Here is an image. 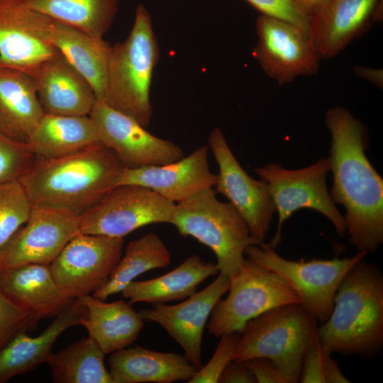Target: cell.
Masks as SVG:
<instances>
[{"label": "cell", "instance_id": "60d3db41", "mask_svg": "<svg viewBox=\"0 0 383 383\" xmlns=\"http://www.w3.org/2000/svg\"><path fill=\"white\" fill-rule=\"evenodd\" d=\"M297 7L310 18L314 16L328 0H292Z\"/></svg>", "mask_w": 383, "mask_h": 383}, {"label": "cell", "instance_id": "ac0fdd59", "mask_svg": "<svg viewBox=\"0 0 383 383\" xmlns=\"http://www.w3.org/2000/svg\"><path fill=\"white\" fill-rule=\"evenodd\" d=\"M208 151L209 148L203 145L170 164L137 169L125 167L117 186H143L174 204L180 203L201 191L214 187L217 174L210 170Z\"/></svg>", "mask_w": 383, "mask_h": 383}, {"label": "cell", "instance_id": "4316f807", "mask_svg": "<svg viewBox=\"0 0 383 383\" xmlns=\"http://www.w3.org/2000/svg\"><path fill=\"white\" fill-rule=\"evenodd\" d=\"M218 272L216 264L191 255L175 269L162 276L143 281H132L121 292L130 304L145 302L165 304L186 299L196 292L208 277Z\"/></svg>", "mask_w": 383, "mask_h": 383}, {"label": "cell", "instance_id": "f35d334b", "mask_svg": "<svg viewBox=\"0 0 383 383\" xmlns=\"http://www.w3.org/2000/svg\"><path fill=\"white\" fill-rule=\"evenodd\" d=\"M218 382L256 383V380L245 362L232 360L222 372Z\"/></svg>", "mask_w": 383, "mask_h": 383}, {"label": "cell", "instance_id": "4dcf8cb0", "mask_svg": "<svg viewBox=\"0 0 383 383\" xmlns=\"http://www.w3.org/2000/svg\"><path fill=\"white\" fill-rule=\"evenodd\" d=\"M104 355L97 343L87 337L52 353L47 363L55 383H113Z\"/></svg>", "mask_w": 383, "mask_h": 383}, {"label": "cell", "instance_id": "e0dca14e", "mask_svg": "<svg viewBox=\"0 0 383 383\" xmlns=\"http://www.w3.org/2000/svg\"><path fill=\"white\" fill-rule=\"evenodd\" d=\"M230 286V277L219 273L209 285L179 304H152L139 313L145 322L156 323L182 347L185 357L198 370L202 367L201 343L209 316Z\"/></svg>", "mask_w": 383, "mask_h": 383}, {"label": "cell", "instance_id": "e575fe53", "mask_svg": "<svg viewBox=\"0 0 383 383\" xmlns=\"http://www.w3.org/2000/svg\"><path fill=\"white\" fill-rule=\"evenodd\" d=\"M240 332H231L220 336V341L211 360L197 370L188 383H216L227 366L233 360L240 338Z\"/></svg>", "mask_w": 383, "mask_h": 383}, {"label": "cell", "instance_id": "ba28073f", "mask_svg": "<svg viewBox=\"0 0 383 383\" xmlns=\"http://www.w3.org/2000/svg\"><path fill=\"white\" fill-rule=\"evenodd\" d=\"M228 292L214 306L206 326L209 333L218 338L240 333L248 321L272 309L300 303L285 280L249 258L230 277Z\"/></svg>", "mask_w": 383, "mask_h": 383}, {"label": "cell", "instance_id": "8fae6325", "mask_svg": "<svg viewBox=\"0 0 383 383\" xmlns=\"http://www.w3.org/2000/svg\"><path fill=\"white\" fill-rule=\"evenodd\" d=\"M123 246V238L79 233L49 265L52 277L73 299L94 293L109 281Z\"/></svg>", "mask_w": 383, "mask_h": 383}, {"label": "cell", "instance_id": "7a4b0ae2", "mask_svg": "<svg viewBox=\"0 0 383 383\" xmlns=\"http://www.w3.org/2000/svg\"><path fill=\"white\" fill-rule=\"evenodd\" d=\"M124 168L118 156L100 143L60 157H35L18 180L33 205L80 216L117 187Z\"/></svg>", "mask_w": 383, "mask_h": 383}, {"label": "cell", "instance_id": "b9f144b4", "mask_svg": "<svg viewBox=\"0 0 383 383\" xmlns=\"http://www.w3.org/2000/svg\"><path fill=\"white\" fill-rule=\"evenodd\" d=\"M3 267H4V266H3V265H2V263H1V260H0V271H1V270L2 269Z\"/></svg>", "mask_w": 383, "mask_h": 383}, {"label": "cell", "instance_id": "d6a6232c", "mask_svg": "<svg viewBox=\"0 0 383 383\" xmlns=\"http://www.w3.org/2000/svg\"><path fill=\"white\" fill-rule=\"evenodd\" d=\"M34 160L28 144L13 141L0 133V183L18 179Z\"/></svg>", "mask_w": 383, "mask_h": 383}, {"label": "cell", "instance_id": "4fadbf2b", "mask_svg": "<svg viewBox=\"0 0 383 383\" xmlns=\"http://www.w3.org/2000/svg\"><path fill=\"white\" fill-rule=\"evenodd\" d=\"M89 116L100 142L110 148L126 168L164 165L184 157L182 149L158 138L132 117L96 101Z\"/></svg>", "mask_w": 383, "mask_h": 383}, {"label": "cell", "instance_id": "5bb4252c", "mask_svg": "<svg viewBox=\"0 0 383 383\" xmlns=\"http://www.w3.org/2000/svg\"><path fill=\"white\" fill-rule=\"evenodd\" d=\"M208 143L219 170L216 192L230 201L246 221L252 236L262 243L276 212L268 184L243 170L219 128L210 133Z\"/></svg>", "mask_w": 383, "mask_h": 383}, {"label": "cell", "instance_id": "3957f363", "mask_svg": "<svg viewBox=\"0 0 383 383\" xmlns=\"http://www.w3.org/2000/svg\"><path fill=\"white\" fill-rule=\"evenodd\" d=\"M318 338L332 353L370 359L383 348V274L365 257L340 281L332 311L318 328Z\"/></svg>", "mask_w": 383, "mask_h": 383}, {"label": "cell", "instance_id": "d4e9b609", "mask_svg": "<svg viewBox=\"0 0 383 383\" xmlns=\"http://www.w3.org/2000/svg\"><path fill=\"white\" fill-rule=\"evenodd\" d=\"M48 40L89 81L97 101L106 96L111 45L74 26L51 18Z\"/></svg>", "mask_w": 383, "mask_h": 383}, {"label": "cell", "instance_id": "603a6c76", "mask_svg": "<svg viewBox=\"0 0 383 383\" xmlns=\"http://www.w3.org/2000/svg\"><path fill=\"white\" fill-rule=\"evenodd\" d=\"M44 113L35 78L0 65V133L13 141L27 144Z\"/></svg>", "mask_w": 383, "mask_h": 383}, {"label": "cell", "instance_id": "52a82bcc", "mask_svg": "<svg viewBox=\"0 0 383 383\" xmlns=\"http://www.w3.org/2000/svg\"><path fill=\"white\" fill-rule=\"evenodd\" d=\"M367 254L362 250L340 259L290 260L279 255L275 248L264 242L252 245L245 251L248 258L285 280L299 297V304L321 323L332 311L335 292L344 275Z\"/></svg>", "mask_w": 383, "mask_h": 383}, {"label": "cell", "instance_id": "ab89813d", "mask_svg": "<svg viewBox=\"0 0 383 383\" xmlns=\"http://www.w3.org/2000/svg\"><path fill=\"white\" fill-rule=\"evenodd\" d=\"M354 72L360 77H362L377 87L382 88L383 72L382 70L372 69L363 66H355Z\"/></svg>", "mask_w": 383, "mask_h": 383}, {"label": "cell", "instance_id": "cb8c5ba5", "mask_svg": "<svg viewBox=\"0 0 383 383\" xmlns=\"http://www.w3.org/2000/svg\"><path fill=\"white\" fill-rule=\"evenodd\" d=\"M108 362L113 383L188 382L198 370L184 355L138 345L111 353Z\"/></svg>", "mask_w": 383, "mask_h": 383}, {"label": "cell", "instance_id": "5b68a950", "mask_svg": "<svg viewBox=\"0 0 383 383\" xmlns=\"http://www.w3.org/2000/svg\"><path fill=\"white\" fill-rule=\"evenodd\" d=\"M318 328L317 319L299 303L272 309L246 323L233 360L268 358L289 383H296L306 351L318 337Z\"/></svg>", "mask_w": 383, "mask_h": 383}, {"label": "cell", "instance_id": "74e56055", "mask_svg": "<svg viewBox=\"0 0 383 383\" xmlns=\"http://www.w3.org/2000/svg\"><path fill=\"white\" fill-rule=\"evenodd\" d=\"M243 362L254 375L256 383H289L284 374L268 358L257 357Z\"/></svg>", "mask_w": 383, "mask_h": 383}, {"label": "cell", "instance_id": "d6986e66", "mask_svg": "<svg viewBox=\"0 0 383 383\" xmlns=\"http://www.w3.org/2000/svg\"><path fill=\"white\" fill-rule=\"evenodd\" d=\"M380 0H328L311 18V36L320 58L340 53L380 13Z\"/></svg>", "mask_w": 383, "mask_h": 383}, {"label": "cell", "instance_id": "8d00e7d4", "mask_svg": "<svg viewBox=\"0 0 383 383\" xmlns=\"http://www.w3.org/2000/svg\"><path fill=\"white\" fill-rule=\"evenodd\" d=\"M331 353L315 338L304 356L299 382L301 383H326V373Z\"/></svg>", "mask_w": 383, "mask_h": 383}, {"label": "cell", "instance_id": "30bf717a", "mask_svg": "<svg viewBox=\"0 0 383 383\" xmlns=\"http://www.w3.org/2000/svg\"><path fill=\"white\" fill-rule=\"evenodd\" d=\"M175 204L143 186H117L79 216V232L123 238L150 224L170 223Z\"/></svg>", "mask_w": 383, "mask_h": 383}, {"label": "cell", "instance_id": "6da1fadb", "mask_svg": "<svg viewBox=\"0 0 383 383\" xmlns=\"http://www.w3.org/2000/svg\"><path fill=\"white\" fill-rule=\"evenodd\" d=\"M331 135L330 171L334 204L343 205L348 240L358 251L374 252L383 243V179L367 159L364 124L341 106L327 111Z\"/></svg>", "mask_w": 383, "mask_h": 383}, {"label": "cell", "instance_id": "836d02e7", "mask_svg": "<svg viewBox=\"0 0 383 383\" xmlns=\"http://www.w3.org/2000/svg\"><path fill=\"white\" fill-rule=\"evenodd\" d=\"M38 321L0 290V350L17 335L32 329Z\"/></svg>", "mask_w": 383, "mask_h": 383}, {"label": "cell", "instance_id": "ffe728a7", "mask_svg": "<svg viewBox=\"0 0 383 383\" xmlns=\"http://www.w3.org/2000/svg\"><path fill=\"white\" fill-rule=\"evenodd\" d=\"M35 79L45 113L89 116L97 101L89 81L60 52L42 67Z\"/></svg>", "mask_w": 383, "mask_h": 383}, {"label": "cell", "instance_id": "d590c367", "mask_svg": "<svg viewBox=\"0 0 383 383\" xmlns=\"http://www.w3.org/2000/svg\"><path fill=\"white\" fill-rule=\"evenodd\" d=\"M262 15L292 23L311 35V18L292 0H245Z\"/></svg>", "mask_w": 383, "mask_h": 383}, {"label": "cell", "instance_id": "9a60e30c", "mask_svg": "<svg viewBox=\"0 0 383 383\" xmlns=\"http://www.w3.org/2000/svg\"><path fill=\"white\" fill-rule=\"evenodd\" d=\"M50 20L23 0H0V65L35 78L59 52L47 38Z\"/></svg>", "mask_w": 383, "mask_h": 383}, {"label": "cell", "instance_id": "277c9868", "mask_svg": "<svg viewBox=\"0 0 383 383\" xmlns=\"http://www.w3.org/2000/svg\"><path fill=\"white\" fill-rule=\"evenodd\" d=\"M159 57L150 14L140 4L128 37L111 47L104 102L146 128L152 117L150 93Z\"/></svg>", "mask_w": 383, "mask_h": 383}, {"label": "cell", "instance_id": "44dd1931", "mask_svg": "<svg viewBox=\"0 0 383 383\" xmlns=\"http://www.w3.org/2000/svg\"><path fill=\"white\" fill-rule=\"evenodd\" d=\"M0 290L38 320L57 316L74 300L57 284L49 265L41 264L3 267Z\"/></svg>", "mask_w": 383, "mask_h": 383}, {"label": "cell", "instance_id": "484cf974", "mask_svg": "<svg viewBox=\"0 0 383 383\" xmlns=\"http://www.w3.org/2000/svg\"><path fill=\"white\" fill-rule=\"evenodd\" d=\"M87 309V315L79 325L94 340L105 354L133 344L144 327L139 312L122 300L107 303L91 296L78 298Z\"/></svg>", "mask_w": 383, "mask_h": 383}, {"label": "cell", "instance_id": "7402d4cb", "mask_svg": "<svg viewBox=\"0 0 383 383\" xmlns=\"http://www.w3.org/2000/svg\"><path fill=\"white\" fill-rule=\"evenodd\" d=\"M86 315L85 306L76 299L40 335L33 337L23 332L14 337L0 350V383L47 362L57 339L70 327L79 325Z\"/></svg>", "mask_w": 383, "mask_h": 383}, {"label": "cell", "instance_id": "f1b7e54d", "mask_svg": "<svg viewBox=\"0 0 383 383\" xmlns=\"http://www.w3.org/2000/svg\"><path fill=\"white\" fill-rule=\"evenodd\" d=\"M170 262V252L162 238L154 233H146L127 244L109 281L93 296L105 301L121 292L139 275L151 270L165 268Z\"/></svg>", "mask_w": 383, "mask_h": 383}, {"label": "cell", "instance_id": "1f68e13d", "mask_svg": "<svg viewBox=\"0 0 383 383\" xmlns=\"http://www.w3.org/2000/svg\"><path fill=\"white\" fill-rule=\"evenodd\" d=\"M32 208L18 179L0 183V250L27 221Z\"/></svg>", "mask_w": 383, "mask_h": 383}, {"label": "cell", "instance_id": "8992f818", "mask_svg": "<svg viewBox=\"0 0 383 383\" xmlns=\"http://www.w3.org/2000/svg\"><path fill=\"white\" fill-rule=\"evenodd\" d=\"M170 223L182 236L209 247L216 256L219 273L229 277L238 270L246 248L260 244L235 207L219 201L213 188L176 204Z\"/></svg>", "mask_w": 383, "mask_h": 383}, {"label": "cell", "instance_id": "9c48e42d", "mask_svg": "<svg viewBox=\"0 0 383 383\" xmlns=\"http://www.w3.org/2000/svg\"><path fill=\"white\" fill-rule=\"evenodd\" d=\"M329 159L321 157L316 163L299 170H287L270 163L255 169L270 189L279 221L274 237L269 243L276 248L281 241L282 224L296 211L309 209L325 216L340 237L347 235L344 216L337 209L326 187Z\"/></svg>", "mask_w": 383, "mask_h": 383}, {"label": "cell", "instance_id": "f546056e", "mask_svg": "<svg viewBox=\"0 0 383 383\" xmlns=\"http://www.w3.org/2000/svg\"><path fill=\"white\" fill-rule=\"evenodd\" d=\"M30 8L92 36L103 38L110 29L119 0H23Z\"/></svg>", "mask_w": 383, "mask_h": 383}, {"label": "cell", "instance_id": "7c38bea8", "mask_svg": "<svg viewBox=\"0 0 383 383\" xmlns=\"http://www.w3.org/2000/svg\"><path fill=\"white\" fill-rule=\"evenodd\" d=\"M256 30L258 40L252 54L264 72L278 84L318 72L321 58L310 33L264 15L257 18Z\"/></svg>", "mask_w": 383, "mask_h": 383}, {"label": "cell", "instance_id": "2e32d148", "mask_svg": "<svg viewBox=\"0 0 383 383\" xmlns=\"http://www.w3.org/2000/svg\"><path fill=\"white\" fill-rule=\"evenodd\" d=\"M79 216L70 211L33 205L27 221L0 250L4 267L50 265L79 233Z\"/></svg>", "mask_w": 383, "mask_h": 383}, {"label": "cell", "instance_id": "83f0119b", "mask_svg": "<svg viewBox=\"0 0 383 383\" xmlns=\"http://www.w3.org/2000/svg\"><path fill=\"white\" fill-rule=\"evenodd\" d=\"M100 143L89 116L44 113L27 144L35 157L52 159Z\"/></svg>", "mask_w": 383, "mask_h": 383}]
</instances>
